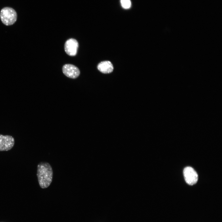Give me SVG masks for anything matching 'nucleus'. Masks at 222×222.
Segmentation results:
<instances>
[{
	"mask_svg": "<svg viewBox=\"0 0 222 222\" xmlns=\"http://www.w3.org/2000/svg\"><path fill=\"white\" fill-rule=\"evenodd\" d=\"M79 44L76 39L71 38L68 39L64 44V50L66 53L70 56H74L77 54Z\"/></svg>",
	"mask_w": 222,
	"mask_h": 222,
	"instance_id": "5",
	"label": "nucleus"
},
{
	"mask_svg": "<svg viewBox=\"0 0 222 222\" xmlns=\"http://www.w3.org/2000/svg\"><path fill=\"white\" fill-rule=\"evenodd\" d=\"M98 69L101 72L105 73H109L113 70V68L112 63L109 61H105L101 62L97 66Z\"/></svg>",
	"mask_w": 222,
	"mask_h": 222,
	"instance_id": "7",
	"label": "nucleus"
},
{
	"mask_svg": "<svg viewBox=\"0 0 222 222\" xmlns=\"http://www.w3.org/2000/svg\"><path fill=\"white\" fill-rule=\"evenodd\" d=\"M0 18L3 24L6 26H10L16 21L17 14L16 11L12 8L5 7L1 10Z\"/></svg>",
	"mask_w": 222,
	"mask_h": 222,
	"instance_id": "2",
	"label": "nucleus"
},
{
	"mask_svg": "<svg viewBox=\"0 0 222 222\" xmlns=\"http://www.w3.org/2000/svg\"><path fill=\"white\" fill-rule=\"evenodd\" d=\"M62 71L66 76L72 79L77 78L80 74L79 68L76 66L70 64L64 65L62 67Z\"/></svg>",
	"mask_w": 222,
	"mask_h": 222,
	"instance_id": "6",
	"label": "nucleus"
},
{
	"mask_svg": "<svg viewBox=\"0 0 222 222\" xmlns=\"http://www.w3.org/2000/svg\"><path fill=\"white\" fill-rule=\"evenodd\" d=\"M53 172L50 165L48 162H41L38 165L37 176L40 187L43 189L48 187L51 184Z\"/></svg>",
	"mask_w": 222,
	"mask_h": 222,
	"instance_id": "1",
	"label": "nucleus"
},
{
	"mask_svg": "<svg viewBox=\"0 0 222 222\" xmlns=\"http://www.w3.org/2000/svg\"><path fill=\"white\" fill-rule=\"evenodd\" d=\"M14 139L12 136L0 134V151H7L11 149L14 144Z\"/></svg>",
	"mask_w": 222,
	"mask_h": 222,
	"instance_id": "3",
	"label": "nucleus"
},
{
	"mask_svg": "<svg viewBox=\"0 0 222 222\" xmlns=\"http://www.w3.org/2000/svg\"><path fill=\"white\" fill-rule=\"evenodd\" d=\"M120 2L122 7L125 9H128L131 7L130 0H121Z\"/></svg>",
	"mask_w": 222,
	"mask_h": 222,
	"instance_id": "8",
	"label": "nucleus"
},
{
	"mask_svg": "<svg viewBox=\"0 0 222 222\" xmlns=\"http://www.w3.org/2000/svg\"><path fill=\"white\" fill-rule=\"evenodd\" d=\"M183 173L185 180L187 184L192 185L197 183L198 175L192 168L190 166L185 168Z\"/></svg>",
	"mask_w": 222,
	"mask_h": 222,
	"instance_id": "4",
	"label": "nucleus"
}]
</instances>
